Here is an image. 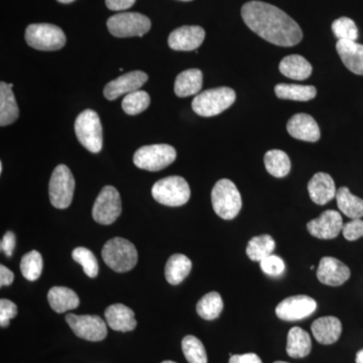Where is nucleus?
I'll return each instance as SVG.
<instances>
[{"instance_id": "40", "label": "nucleus", "mask_w": 363, "mask_h": 363, "mask_svg": "<svg viewBox=\"0 0 363 363\" xmlns=\"http://www.w3.org/2000/svg\"><path fill=\"white\" fill-rule=\"evenodd\" d=\"M18 315V307L11 301L7 298L0 300V326L6 328L9 321Z\"/></svg>"}, {"instance_id": "10", "label": "nucleus", "mask_w": 363, "mask_h": 363, "mask_svg": "<svg viewBox=\"0 0 363 363\" xmlns=\"http://www.w3.org/2000/svg\"><path fill=\"white\" fill-rule=\"evenodd\" d=\"M152 26L150 18L138 13L114 14L107 21V28L116 38L143 37Z\"/></svg>"}, {"instance_id": "37", "label": "nucleus", "mask_w": 363, "mask_h": 363, "mask_svg": "<svg viewBox=\"0 0 363 363\" xmlns=\"http://www.w3.org/2000/svg\"><path fill=\"white\" fill-rule=\"evenodd\" d=\"M72 257L83 267V271L89 278H96L99 266L95 255L88 248L77 247L72 252Z\"/></svg>"}, {"instance_id": "47", "label": "nucleus", "mask_w": 363, "mask_h": 363, "mask_svg": "<svg viewBox=\"0 0 363 363\" xmlns=\"http://www.w3.org/2000/svg\"><path fill=\"white\" fill-rule=\"evenodd\" d=\"M57 1L61 2V4H72V2L75 1V0H57Z\"/></svg>"}, {"instance_id": "33", "label": "nucleus", "mask_w": 363, "mask_h": 363, "mask_svg": "<svg viewBox=\"0 0 363 363\" xmlns=\"http://www.w3.org/2000/svg\"><path fill=\"white\" fill-rule=\"evenodd\" d=\"M196 310L198 315L203 319L208 321L217 319L223 310V301L221 296L216 292L208 293L198 302Z\"/></svg>"}, {"instance_id": "13", "label": "nucleus", "mask_w": 363, "mask_h": 363, "mask_svg": "<svg viewBox=\"0 0 363 363\" xmlns=\"http://www.w3.org/2000/svg\"><path fill=\"white\" fill-rule=\"evenodd\" d=\"M317 303L305 295L286 298L276 308L277 316L284 321H298L309 317L315 312Z\"/></svg>"}, {"instance_id": "27", "label": "nucleus", "mask_w": 363, "mask_h": 363, "mask_svg": "<svg viewBox=\"0 0 363 363\" xmlns=\"http://www.w3.org/2000/svg\"><path fill=\"white\" fill-rule=\"evenodd\" d=\"M312 341L309 333L300 327H293L288 334L286 353L292 358L308 357L311 352Z\"/></svg>"}, {"instance_id": "17", "label": "nucleus", "mask_w": 363, "mask_h": 363, "mask_svg": "<svg viewBox=\"0 0 363 363\" xmlns=\"http://www.w3.org/2000/svg\"><path fill=\"white\" fill-rule=\"evenodd\" d=\"M317 278L324 285L341 286L350 278V269L335 257H325L320 260Z\"/></svg>"}, {"instance_id": "2", "label": "nucleus", "mask_w": 363, "mask_h": 363, "mask_svg": "<svg viewBox=\"0 0 363 363\" xmlns=\"http://www.w3.org/2000/svg\"><path fill=\"white\" fill-rule=\"evenodd\" d=\"M211 199L215 213L220 218L231 220L240 214L242 201L233 181L222 179L217 182L212 190Z\"/></svg>"}, {"instance_id": "34", "label": "nucleus", "mask_w": 363, "mask_h": 363, "mask_svg": "<svg viewBox=\"0 0 363 363\" xmlns=\"http://www.w3.org/2000/svg\"><path fill=\"white\" fill-rule=\"evenodd\" d=\"M43 267L44 262L42 255L37 250L26 253L21 259V272L28 281H37L42 274Z\"/></svg>"}, {"instance_id": "11", "label": "nucleus", "mask_w": 363, "mask_h": 363, "mask_svg": "<svg viewBox=\"0 0 363 363\" xmlns=\"http://www.w3.org/2000/svg\"><path fill=\"white\" fill-rule=\"evenodd\" d=\"M121 199L118 191L112 186H105L99 193L92 209V217L97 223L111 225L121 216Z\"/></svg>"}, {"instance_id": "8", "label": "nucleus", "mask_w": 363, "mask_h": 363, "mask_svg": "<svg viewBox=\"0 0 363 363\" xmlns=\"http://www.w3.org/2000/svg\"><path fill=\"white\" fill-rule=\"evenodd\" d=\"M176 157V150L172 145L162 143L145 145L136 150L133 156V162L138 168L145 171L157 172L173 164Z\"/></svg>"}, {"instance_id": "29", "label": "nucleus", "mask_w": 363, "mask_h": 363, "mask_svg": "<svg viewBox=\"0 0 363 363\" xmlns=\"http://www.w3.org/2000/svg\"><path fill=\"white\" fill-rule=\"evenodd\" d=\"M336 201L339 210L352 219L363 217V200L350 192V189L341 187L336 193Z\"/></svg>"}, {"instance_id": "43", "label": "nucleus", "mask_w": 363, "mask_h": 363, "mask_svg": "<svg viewBox=\"0 0 363 363\" xmlns=\"http://www.w3.org/2000/svg\"><path fill=\"white\" fill-rule=\"evenodd\" d=\"M105 4L111 11H121L130 9L135 4V0H105Z\"/></svg>"}, {"instance_id": "23", "label": "nucleus", "mask_w": 363, "mask_h": 363, "mask_svg": "<svg viewBox=\"0 0 363 363\" xmlns=\"http://www.w3.org/2000/svg\"><path fill=\"white\" fill-rule=\"evenodd\" d=\"M13 84L0 83V125L6 126L18 121L20 109L13 92Z\"/></svg>"}, {"instance_id": "12", "label": "nucleus", "mask_w": 363, "mask_h": 363, "mask_svg": "<svg viewBox=\"0 0 363 363\" xmlns=\"http://www.w3.org/2000/svg\"><path fill=\"white\" fill-rule=\"evenodd\" d=\"M66 321L79 338L97 342L107 336L106 323L96 315L69 314Z\"/></svg>"}, {"instance_id": "45", "label": "nucleus", "mask_w": 363, "mask_h": 363, "mask_svg": "<svg viewBox=\"0 0 363 363\" xmlns=\"http://www.w3.org/2000/svg\"><path fill=\"white\" fill-rule=\"evenodd\" d=\"M14 279L13 272L6 267L0 266V286H11Z\"/></svg>"}, {"instance_id": "41", "label": "nucleus", "mask_w": 363, "mask_h": 363, "mask_svg": "<svg viewBox=\"0 0 363 363\" xmlns=\"http://www.w3.org/2000/svg\"><path fill=\"white\" fill-rule=\"evenodd\" d=\"M342 233L344 238L348 241H354L363 238V220L360 218L352 219L348 223L344 224Z\"/></svg>"}, {"instance_id": "46", "label": "nucleus", "mask_w": 363, "mask_h": 363, "mask_svg": "<svg viewBox=\"0 0 363 363\" xmlns=\"http://www.w3.org/2000/svg\"><path fill=\"white\" fill-rule=\"evenodd\" d=\"M357 363H363V350L358 351L357 353V358H355Z\"/></svg>"}, {"instance_id": "22", "label": "nucleus", "mask_w": 363, "mask_h": 363, "mask_svg": "<svg viewBox=\"0 0 363 363\" xmlns=\"http://www.w3.org/2000/svg\"><path fill=\"white\" fill-rule=\"evenodd\" d=\"M339 56L348 70L363 75V45L354 40H338L336 44Z\"/></svg>"}, {"instance_id": "35", "label": "nucleus", "mask_w": 363, "mask_h": 363, "mask_svg": "<svg viewBox=\"0 0 363 363\" xmlns=\"http://www.w3.org/2000/svg\"><path fill=\"white\" fill-rule=\"evenodd\" d=\"M182 350L189 363H207V353L201 341L193 335L186 336L182 341Z\"/></svg>"}, {"instance_id": "28", "label": "nucleus", "mask_w": 363, "mask_h": 363, "mask_svg": "<svg viewBox=\"0 0 363 363\" xmlns=\"http://www.w3.org/2000/svg\"><path fill=\"white\" fill-rule=\"evenodd\" d=\"M191 269H192V262L190 259H188L186 255L177 253L172 255L167 262L164 276L169 284L176 286L187 278Z\"/></svg>"}, {"instance_id": "42", "label": "nucleus", "mask_w": 363, "mask_h": 363, "mask_svg": "<svg viewBox=\"0 0 363 363\" xmlns=\"http://www.w3.org/2000/svg\"><path fill=\"white\" fill-rule=\"evenodd\" d=\"M16 242V235L13 233L9 231V233L4 234L1 243H0V247H1L2 252H4L7 257H11L13 255Z\"/></svg>"}, {"instance_id": "38", "label": "nucleus", "mask_w": 363, "mask_h": 363, "mask_svg": "<svg viewBox=\"0 0 363 363\" xmlns=\"http://www.w3.org/2000/svg\"><path fill=\"white\" fill-rule=\"evenodd\" d=\"M332 32H333L338 40H354L358 38V28L354 21L350 18H338L332 23Z\"/></svg>"}, {"instance_id": "30", "label": "nucleus", "mask_w": 363, "mask_h": 363, "mask_svg": "<svg viewBox=\"0 0 363 363\" xmlns=\"http://www.w3.org/2000/svg\"><path fill=\"white\" fill-rule=\"evenodd\" d=\"M274 92L279 99L295 100V101H309L317 94L314 86L297 84H278Z\"/></svg>"}, {"instance_id": "15", "label": "nucleus", "mask_w": 363, "mask_h": 363, "mask_svg": "<svg viewBox=\"0 0 363 363\" xmlns=\"http://www.w3.org/2000/svg\"><path fill=\"white\" fill-rule=\"evenodd\" d=\"M149 76L143 71H133L123 74L121 77L111 81L104 90L105 98L108 100H116L123 94H130L136 90H140L147 82Z\"/></svg>"}, {"instance_id": "48", "label": "nucleus", "mask_w": 363, "mask_h": 363, "mask_svg": "<svg viewBox=\"0 0 363 363\" xmlns=\"http://www.w3.org/2000/svg\"><path fill=\"white\" fill-rule=\"evenodd\" d=\"M2 169H4V167H2V162H0V173H2Z\"/></svg>"}, {"instance_id": "7", "label": "nucleus", "mask_w": 363, "mask_h": 363, "mask_svg": "<svg viewBox=\"0 0 363 363\" xmlns=\"http://www.w3.org/2000/svg\"><path fill=\"white\" fill-rule=\"evenodd\" d=\"M28 45L39 51H58L66 45V35L59 26L50 23H33L26 30Z\"/></svg>"}, {"instance_id": "5", "label": "nucleus", "mask_w": 363, "mask_h": 363, "mask_svg": "<svg viewBox=\"0 0 363 363\" xmlns=\"http://www.w3.org/2000/svg\"><path fill=\"white\" fill-rule=\"evenodd\" d=\"M154 199L169 207L183 206L191 197V190L185 179L169 176L157 181L152 189Z\"/></svg>"}, {"instance_id": "14", "label": "nucleus", "mask_w": 363, "mask_h": 363, "mask_svg": "<svg viewBox=\"0 0 363 363\" xmlns=\"http://www.w3.org/2000/svg\"><path fill=\"white\" fill-rule=\"evenodd\" d=\"M342 217L335 210H327L307 224L309 233L319 240H333L343 229Z\"/></svg>"}, {"instance_id": "21", "label": "nucleus", "mask_w": 363, "mask_h": 363, "mask_svg": "<svg viewBox=\"0 0 363 363\" xmlns=\"http://www.w3.org/2000/svg\"><path fill=\"white\" fill-rule=\"evenodd\" d=\"M311 330L313 336L318 342L324 345H330L338 341L340 337L342 325L338 318L321 317L313 322Z\"/></svg>"}, {"instance_id": "39", "label": "nucleus", "mask_w": 363, "mask_h": 363, "mask_svg": "<svg viewBox=\"0 0 363 363\" xmlns=\"http://www.w3.org/2000/svg\"><path fill=\"white\" fill-rule=\"evenodd\" d=\"M285 262L278 255H269L260 262V269L267 276L279 277L285 271Z\"/></svg>"}, {"instance_id": "18", "label": "nucleus", "mask_w": 363, "mask_h": 363, "mask_svg": "<svg viewBox=\"0 0 363 363\" xmlns=\"http://www.w3.org/2000/svg\"><path fill=\"white\" fill-rule=\"evenodd\" d=\"M286 130L294 138L304 142L316 143L321 136V131L316 121L306 113L295 114L288 121Z\"/></svg>"}, {"instance_id": "16", "label": "nucleus", "mask_w": 363, "mask_h": 363, "mask_svg": "<svg viewBox=\"0 0 363 363\" xmlns=\"http://www.w3.org/2000/svg\"><path fill=\"white\" fill-rule=\"evenodd\" d=\"M205 30L201 26H184L169 35L168 44L175 51H194L202 45Z\"/></svg>"}, {"instance_id": "9", "label": "nucleus", "mask_w": 363, "mask_h": 363, "mask_svg": "<svg viewBox=\"0 0 363 363\" xmlns=\"http://www.w3.org/2000/svg\"><path fill=\"white\" fill-rule=\"evenodd\" d=\"M75 190V179L70 169L59 164L52 172L49 185L50 201L57 209L70 206Z\"/></svg>"}, {"instance_id": "6", "label": "nucleus", "mask_w": 363, "mask_h": 363, "mask_svg": "<svg viewBox=\"0 0 363 363\" xmlns=\"http://www.w3.org/2000/svg\"><path fill=\"white\" fill-rule=\"evenodd\" d=\"M75 133L79 143L93 154L102 150L104 136L102 125L97 112L86 109L79 114L75 121Z\"/></svg>"}, {"instance_id": "49", "label": "nucleus", "mask_w": 363, "mask_h": 363, "mask_svg": "<svg viewBox=\"0 0 363 363\" xmlns=\"http://www.w3.org/2000/svg\"><path fill=\"white\" fill-rule=\"evenodd\" d=\"M162 363H177V362H171V360H167V362H162Z\"/></svg>"}, {"instance_id": "1", "label": "nucleus", "mask_w": 363, "mask_h": 363, "mask_svg": "<svg viewBox=\"0 0 363 363\" xmlns=\"http://www.w3.org/2000/svg\"><path fill=\"white\" fill-rule=\"evenodd\" d=\"M245 25L262 39L279 45L293 47L302 40L300 26L281 9L262 1H250L241 9Z\"/></svg>"}, {"instance_id": "44", "label": "nucleus", "mask_w": 363, "mask_h": 363, "mask_svg": "<svg viewBox=\"0 0 363 363\" xmlns=\"http://www.w3.org/2000/svg\"><path fill=\"white\" fill-rule=\"evenodd\" d=\"M229 363H262L259 355L255 353L231 355Z\"/></svg>"}, {"instance_id": "19", "label": "nucleus", "mask_w": 363, "mask_h": 363, "mask_svg": "<svg viewBox=\"0 0 363 363\" xmlns=\"http://www.w3.org/2000/svg\"><path fill=\"white\" fill-rule=\"evenodd\" d=\"M310 198L318 205H325L336 197L333 179L326 173H317L308 184Z\"/></svg>"}, {"instance_id": "50", "label": "nucleus", "mask_w": 363, "mask_h": 363, "mask_svg": "<svg viewBox=\"0 0 363 363\" xmlns=\"http://www.w3.org/2000/svg\"><path fill=\"white\" fill-rule=\"evenodd\" d=\"M274 363H288V362H276Z\"/></svg>"}, {"instance_id": "36", "label": "nucleus", "mask_w": 363, "mask_h": 363, "mask_svg": "<svg viewBox=\"0 0 363 363\" xmlns=\"http://www.w3.org/2000/svg\"><path fill=\"white\" fill-rule=\"evenodd\" d=\"M150 104V95L145 91L136 90L123 98V109L128 116H136L145 111Z\"/></svg>"}, {"instance_id": "20", "label": "nucleus", "mask_w": 363, "mask_h": 363, "mask_svg": "<svg viewBox=\"0 0 363 363\" xmlns=\"http://www.w3.org/2000/svg\"><path fill=\"white\" fill-rule=\"evenodd\" d=\"M105 319L106 323L112 330L121 332H130L136 328L135 312L128 306L123 304H114L109 306L105 310Z\"/></svg>"}, {"instance_id": "3", "label": "nucleus", "mask_w": 363, "mask_h": 363, "mask_svg": "<svg viewBox=\"0 0 363 363\" xmlns=\"http://www.w3.org/2000/svg\"><path fill=\"white\" fill-rule=\"evenodd\" d=\"M236 94L229 87L213 88L200 93L193 99L192 108L203 117L218 116L234 104Z\"/></svg>"}, {"instance_id": "4", "label": "nucleus", "mask_w": 363, "mask_h": 363, "mask_svg": "<svg viewBox=\"0 0 363 363\" xmlns=\"http://www.w3.org/2000/svg\"><path fill=\"white\" fill-rule=\"evenodd\" d=\"M102 257L114 272H126L135 267L138 257L135 245L130 240L114 238L105 243Z\"/></svg>"}, {"instance_id": "24", "label": "nucleus", "mask_w": 363, "mask_h": 363, "mask_svg": "<svg viewBox=\"0 0 363 363\" xmlns=\"http://www.w3.org/2000/svg\"><path fill=\"white\" fill-rule=\"evenodd\" d=\"M48 301L55 312L62 314L76 309L80 304L77 294L66 286H54L48 293Z\"/></svg>"}, {"instance_id": "32", "label": "nucleus", "mask_w": 363, "mask_h": 363, "mask_svg": "<svg viewBox=\"0 0 363 363\" xmlns=\"http://www.w3.org/2000/svg\"><path fill=\"white\" fill-rule=\"evenodd\" d=\"M274 247H276V242L274 238L269 234H262L250 240L247 247V255L252 262H260L272 255Z\"/></svg>"}, {"instance_id": "25", "label": "nucleus", "mask_w": 363, "mask_h": 363, "mask_svg": "<svg viewBox=\"0 0 363 363\" xmlns=\"http://www.w3.org/2000/svg\"><path fill=\"white\" fill-rule=\"evenodd\" d=\"M279 69L286 77L298 81L309 78L313 71L311 64L300 55L286 56L281 60Z\"/></svg>"}, {"instance_id": "51", "label": "nucleus", "mask_w": 363, "mask_h": 363, "mask_svg": "<svg viewBox=\"0 0 363 363\" xmlns=\"http://www.w3.org/2000/svg\"><path fill=\"white\" fill-rule=\"evenodd\" d=\"M181 1H191V0H181Z\"/></svg>"}, {"instance_id": "31", "label": "nucleus", "mask_w": 363, "mask_h": 363, "mask_svg": "<svg viewBox=\"0 0 363 363\" xmlns=\"http://www.w3.org/2000/svg\"><path fill=\"white\" fill-rule=\"evenodd\" d=\"M267 171L276 178H284L291 171L290 157L283 150H272L264 156Z\"/></svg>"}, {"instance_id": "26", "label": "nucleus", "mask_w": 363, "mask_h": 363, "mask_svg": "<svg viewBox=\"0 0 363 363\" xmlns=\"http://www.w3.org/2000/svg\"><path fill=\"white\" fill-rule=\"evenodd\" d=\"M202 84V72L198 69H189L177 76L174 90L178 97L192 96L199 93Z\"/></svg>"}]
</instances>
